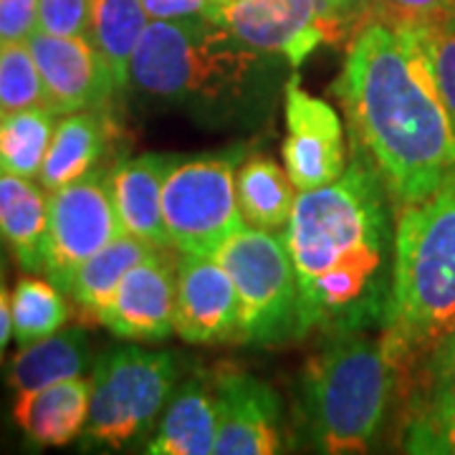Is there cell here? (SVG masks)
<instances>
[{"mask_svg":"<svg viewBox=\"0 0 455 455\" xmlns=\"http://www.w3.org/2000/svg\"><path fill=\"white\" fill-rule=\"evenodd\" d=\"M390 190L355 149L339 180L299 190L283 238L291 253L301 337L385 329L395 268Z\"/></svg>","mask_w":455,"mask_h":455,"instance_id":"cell-2","label":"cell"},{"mask_svg":"<svg viewBox=\"0 0 455 455\" xmlns=\"http://www.w3.org/2000/svg\"><path fill=\"white\" fill-rule=\"evenodd\" d=\"M455 16V0H374L372 20L387 26H430Z\"/></svg>","mask_w":455,"mask_h":455,"instance_id":"cell-30","label":"cell"},{"mask_svg":"<svg viewBox=\"0 0 455 455\" xmlns=\"http://www.w3.org/2000/svg\"><path fill=\"white\" fill-rule=\"evenodd\" d=\"M425 36V44L433 56L440 94L453 119L455 130V16L435 20L430 26H418Z\"/></svg>","mask_w":455,"mask_h":455,"instance_id":"cell-29","label":"cell"},{"mask_svg":"<svg viewBox=\"0 0 455 455\" xmlns=\"http://www.w3.org/2000/svg\"><path fill=\"white\" fill-rule=\"evenodd\" d=\"M0 172H3V167H0Z\"/></svg>","mask_w":455,"mask_h":455,"instance_id":"cell-38","label":"cell"},{"mask_svg":"<svg viewBox=\"0 0 455 455\" xmlns=\"http://www.w3.org/2000/svg\"><path fill=\"white\" fill-rule=\"evenodd\" d=\"M92 341L86 331L61 329L51 337L20 347L5 364V385L13 392H28L46 387L61 379L84 377L92 364Z\"/></svg>","mask_w":455,"mask_h":455,"instance_id":"cell-21","label":"cell"},{"mask_svg":"<svg viewBox=\"0 0 455 455\" xmlns=\"http://www.w3.org/2000/svg\"><path fill=\"white\" fill-rule=\"evenodd\" d=\"M142 5L155 20L211 18L215 23H220L228 0H142Z\"/></svg>","mask_w":455,"mask_h":455,"instance_id":"cell-33","label":"cell"},{"mask_svg":"<svg viewBox=\"0 0 455 455\" xmlns=\"http://www.w3.org/2000/svg\"><path fill=\"white\" fill-rule=\"evenodd\" d=\"M218 435V397L212 379H190L167 400L157 433L149 440L152 455L215 453Z\"/></svg>","mask_w":455,"mask_h":455,"instance_id":"cell-19","label":"cell"},{"mask_svg":"<svg viewBox=\"0 0 455 455\" xmlns=\"http://www.w3.org/2000/svg\"><path fill=\"white\" fill-rule=\"evenodd\" d=\"M119 130L109 109H82L61 114L53 140H51L46 163L41 167V185L46 190H59L68 182L104 167L109 147L116 142Z\"/></svg>","mask_w":455,"mask_h":455,"instance_id":"cell-18","label":"cell"},{"mask_svg":"<svg viewBox=\"0 0 455 455\" xmlns=\"http://www.w3.org/2000/svg\"><path fill=\"white\" fill-rule=\"evenodd\" d=\"M26 44L41 71L53 112L109 109L119 89L109 66L89 38L33 31Z\"/></svg>","mask_w":455,"mask_h":455,"instance_id":"cell-13","label":"cell"},{"mask_svg":"<svg viewBox=\"0 0 455 455\" xmlns=\"http://www.w3.org/2000/svg\"><path fill=\"white\" fill-rule=\"evenodd\" d=\"M92 0H38V31L89 38Z\"/></svg>","mask_w":455,"mask_h":455,"instance_id":"cell-31","label":"cell"},{"mask_svg":"<svg viewBox=\"0 0 455 455\" xmlns=\"http://www.w3.org/2000/svg\"><path fill=\"white\" fill-rule=\"evenodd\" d=\"M180 364L172 352L124 344L104 352L92 370V403L84 443L122 451L160 418L178 387Z\"/></svg>","mask_w":455,"mask_h":455,"instance_id":"cell-7","label":"cell"},{"mask_svg":"<svg viewBox=\"0 0 455 455\" xmlns=\"http://www.w3.org/2000/svg\"><path fill=\"white\" fill-rule=\"evenodd\" d=\"M331 94L352 149L377 167L397 208L427 197L455 170L453 119L418 26H362Z\"/></svg>","mask_w":455,"mask_h":455,"instance_id":"cell-1","label":"cell"},{"mask_svg":"<svg viewBox=\"0 0 455 455\" xmlns=\"http://www.w3.org/2000/svg\"><path fill=\"white\" fill-rule=\"evenodd\" d=\"M283 97L289 132L281 152L296 190H316L339 180L347 170V155L337 109L301 89L296 74L283 84Z\"/></svg>","mask_w":455,"mask_h":455,"instance_id":"cell-11","label":"cell"},{"mask_svg":"<svg viewBox=\"0 0 455 455\" xmlns=\"http://www.w3.org/2000/svg\"><path fill=\"white\" fill-rule=\"evenodd\" d=\"M92 403V377H71L46 387L16 392L13 420L28 443L64 448L84 435Z\"/></svg>","mask_w":455,"mask_h":455,"instance_id":"cell-16","label":"cell"},{"mask_svg":"<svg viewBox=\"0 0 455 455\" xmlns=\"http://www.w3.org/2000/svg\"><path fill=\"white\" fill-rule=\"evenodd\" d=\"M218 397V455H274L283 451L281 400L253 374L218 370L212 374Z\"/></svg>","mask_w":455,"mask_h":455,"instance_id":"cell-14","label":"cell"},{"mask_svg":"<svg viewBox=\"0 0 455 455\" xmlns=\"http://www.w3.org/2000/svg\"><path fill=\"white\" fill-rule=\"evenodd\" d=\"M175 334L190 344H218L238 337L235 286L215 256H178Z\"/></svg>","mask_w":455,"mask_h":455,"instance_id":"cell-15","label":"cell"},{"mask_svg":"<svg viewBox=\"0 0 455 455\" xmlns=\"http://www.w3.org/2000/svg\"><path fill=\"white\" fill-rule=\"evenodd\" d=\"M238 296V344L274 347L301 339V307L291 253L283 233L238 228L215 251Z\"/></svg>","mask_w":455,"mask_h":455,"instance_id":"cell-6","label":"cell"},{"mask_svg":"<svg viewBox=\"0 0 455 455\" xmlns=\"http://www.w3.org/2000/svg\"><path fill=\"white\" fill-rule=\"evenodd\" d=\"M49 107L46 86L26 41L0 44V114Z\"/></svg>","mask_w":455,"mask_h":455,"instance_id":"cell-28","label":"cell"},{"mask_svg":"<svg viewBox=\"0 0 455 455\" xmlns=\"http://www.w3.org/2000/svg\"><path fill=\"white\" fill-rule=\"evenodd\" d=\"M400 367L370 331L331 334L296 379L293 430L311 451L364 453L382 430Z\"/></svg>","mask_w":455,"mask_h":455,"instance_id":"cell-5","label":"cell"},{"mask_svg":"<svg viewBox=\"0 0 455 455\" xmlns=\"http://www.w3.org/2000/svg\"><path fill=\"white\" fill-rule=\"evenodd\" d=\"M243 152L180 157L163 188V218L170 248L178 253L215 256L245 226L235 193V172Z\"/></svg>","mask_w":455,"mask_h":455,"instance_id":"cell-8","label":"cell"},{"mask_svg":"<svg viewBox=\"0 0 455 455\" xmlns=\"http://www.w3.org/2000/svg\"><path fill=\"white\" fill-rule=\"evenodd\" d=\"M235 193L245 223L263 230H281L291 218L296 185L271 157H248L235 172Z\"/></svg>","mask_w":455,"mask_h":455,"instance_id":"cell-23","label":"cell"},{"mask_svg":"<svg viewBox=\"0 0 455 455\" xmlns=\"http://www.w3.org/2000/svg\"><path fill=\"white\" fill-rule=\"evenodd\" d=\"M64 289H59L49 276L18 278L11 311H13V337L20 347L61 331L71 316V304Z\"/></svg>","mask_w":455,"mask_h":455,"instance_id":"cell-26","label":"cell"},{"mask_svg":"<svg viewBox=\"0 0 455 455\" xmlns=\"http://www.w3.org/2000/svg\"><path fill=\"white\" fill-rule=\"evenodd\" d=\"M0 278H5V253H3V238H0Z\"/></svg>","mask_w":455,"mask_h":455,"instance_id":"cell-37","label":"cell"},{"mask_svg":"<svg viewBox=\"0 0 455 455\" xmlns=\"http://www.w3.org/2000/svg\"><path fill=\"white\" fill-rule=\"evenodd\" d=\"M56 116L51 107H28L0 114V167L18 178L36 180L46 163L51 140L56 132Z\"/></svg>","mask_w":455,"mask_h":455,"instance_id":"cell-25","label":"cell"},{"mask_svg":"<svg viewBox=\"0 0 455 455\" xmlns=\"http://www.w3.org/2000/svg\"><path fill=\"white\" fill-rule=\"evenodd\" d=\"M112 193V170L99 167L49 196L44 274L66 289L84 260L122 235Z\"/></svg>","mask_w":455,"mask_h":455,"instance_id":"cell-10","label":"cell"},{"mask_svg":"<svg viewBox=\"0 0 455 455\" xmlns=\"http://www.w3.org/2000/svg\"><path fill=\"white\" fill-rule=\"evenodd\" d=\"M403 451L455 455V403L418 395L403 423Z\"/></svg>","mask_w":455,"mask_h":455,"instance_id":"cell-27","label":"cell"},{"mask_svg":"<svg viewBox=\"0 0 455 455\" xmlns=\"http://www.w3.org/2000/svg\"><path fill=\"white\" fill-rule=\"evenodd\" d=\"M220 26L248 49L278 56L293 68L322 44L357 33L334 0H228Z\"/></svg>","mask_w":455,"mask_h":455,"instance_id":"cell-9","label":"cell"},{"mask_svg":"<svg viewBox=\"0 0 455 455\" xmlns=\"http://www.w3.org/2000/svg\"><path fill=\"white\" fill-rule=\"evenodd\" d=\"M44 190L33 180L0 172V238L28 274L44 271L49 230V197Z\"/></svg>","mask_w":455,"mask_h":455,"instance_id":"cell-20","label":"cell"},{"mask_svg":"<svg viewBox=\"0 0 455 455\" xmlns=\"http://www.w3.org/2000/svg\"><path fill=\"white\" fill-rule=\"evenodd\" d=\"M178 260L164 248L132 266L104 307L99 324L127 341H163L175 331Z\"/></svg>","mask_w":455,"mask_h":455,"instance_id":"cell-12","label":"cell"},{"mask_svg":"<svg viewBox=\"0 0 455 455\" xmlns=\"http://www.w3.org/2000/svg\"><path fill=\"white\" fill-rule=\"evenodd\" d=\"M423 390L418 395L455 403V331H451L425 355Z\"/></svg>","mask_w":455,"mask_h":455,"instance_id":"cell-32","label":"cell"},{"mask_svg":"<svg viewBox=\"0 0 455 455\" xmlns=\"http://www.w3.org/2000/svg\"><path fill=\"white\" fill-rule=\"evenodd\" d=\"M155 248H160V245H152L137 235L122 233L112 243L97 251L92 259L84 260L64 291L71 296L74 307L79 309L84 319L99 322V316L109 304L119 281L127 276L132 266L147 259Z\"/></svg>","mask_w":455,"mask_h":455,"instance_id":"cell-22","label":"cell"},{"mask_svg":"<svg viewBox=\"0 0 455 455\" xmlns=\"http://www.w3.org/2000/svg\"><path fill=\"white\" fill-rule=\"evenodd\" d=\"M149 20L142 0H92L89 41L109 66L119 92L130 86L132 53Z\"/></svg>","mask_w":455,"mask_h":455,"instance_id":"cell-24","label":"cell"},{"mask_svg":"<svg viewBox=\"0 0 455 455\" xmlns=\"http://www.w3.org/2000/svg\"><path fill=\"white\" fill-rule=\"evenodd\" d=\"M276 59L211 18H152L132 53L130 86L205 122H230L266 101Z\"/></svg>","mask_w":455,"mask_h":455,"instance_id":"cell-3","label":"cell"},{"mask_svg":"<svg viewBox=\"0 0 455 455\" xmlns=\"http://www.w3.org/2000/svg\"><path fill=\"white\" fill-rule=\"evenodd\" d=\"M455 331V170L418 203L397 208L395 268L382 339L400 374Z\"/></svg>","mask_w":455,"mask_h":455,"instance_id":"cell-4","label":"cell"},{"mask_svg":"<svg viewBox=\"0 0 455 455\" xmlns=\"http://www.w3.org/2000/svg\"><path fill=\"white\" fill-rule=\"evenodd\" d=\"M337 8H339L344 16L352 20L355 28H362L372 20V11H374V0H334Z\"/></svg>","mask_w":455,"mask_h":455,"instance_id":"cell-35","label":"cell"},{"mask_svg":"<svg viewBox=\"0 0 455 455\" xmlns=\"http://www.w3.org/2000/svg\"><path fill=\"white\" fill-rule=\"evenodd\" d=\"M13 337V311H11V296L5 291V283L0 278V362L5 355V347Z\"/></svg>","mask_w":455,"mask_h":455,"instance_id":"cell-36","label":"cell"},{"mask_svg":"<svg viewBox=\"0 0 455 455\" xmlns=\"http://www.w3.org/2000/svg\"><path fill=\"white\" fill-rule=\"evenodd\" d=\"M178 155L147 152L119 163L112 170V193L124 233L147 243L170 248L163 218V188Z\"/></svg>","mask_w":455,"mask_h":455,"instance_id":"cell-17","label":"cell"},{"mask_svg":"<svg viewBox=\"0 0 455 455\" xmlns=\"http://www.w3.org/2000/svg\"><path fill=\"white\" fill-rule=\"evenodd\" d=\"M38 31V0H0V44L28 41Z\"/></svg>","mask_w":455,"mask_h":455,"instance_id":"cell-34","label":"cell"}]
</instances>
